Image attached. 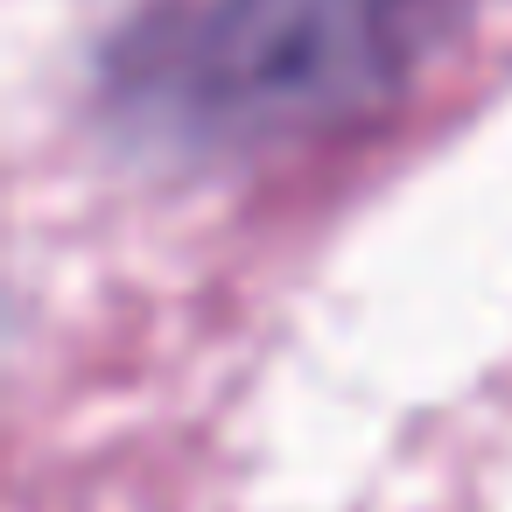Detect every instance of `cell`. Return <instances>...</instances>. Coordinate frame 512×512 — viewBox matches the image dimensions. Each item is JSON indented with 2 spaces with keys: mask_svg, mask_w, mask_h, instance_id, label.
<instances>
[{
  "mask_svg": "<svg viewBox=\"0 0 512 512\" xmlns=\"http://www.w3.org/2000/svg\"><path fill=\"white\" fill-rule=\"evenodd\" d=\"M456 0H141L99 43V127L155 169H225L379 120Z\"/></svg>",
  "mask_w": 512,
  "mask_h": 512,
  "instance_id": "obj_1",
  "label": "cell"
}]
</instances>
